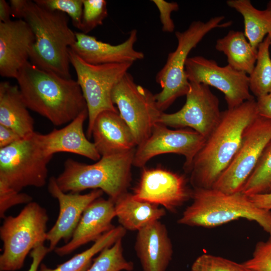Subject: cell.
Wrapping results in <instances>:
<instances>
[{
	"instance_id": "14",
	"label": "cell",
	"mask_w": 271,
	"mask_h": 271,
	"mask_svg": "<svg viewBox=\"0 0 271 271\" xmlns=\"http://www.w3.org/2000/svg\"><path fill=\"white\" fill-rule=\"evenodd\" d=\"M205 138L195 130L171 129L156 123L149 137L136 149L133 166L143 168L152 158L164 154L173 153L185 158L184 169L188 173L194 158L203 146Z\"/></svg>"
},
{
	"instance_id": "8",
	"label": "cell",
	"mask_w": 271,
	"mask_h": 271,
	"mask_svg": "<svg viewBox=\"0 0 271 271\" xmlns=\"http://www.w3.org/2000/svg\"><path fill=\"white\" fill-rule=\"evenodd\" d=\"M52 156L41 144L39 133L0 149V181L21 192L24 188L44 186Z\"/></svg>"
},
{
	"instance_id": "20",
	"label": "cell",
	"mask_w": 271,
	"mask_h": 271,
	"mask_svg": "<svg viewBox=\"0 0 271 271\" xmlns=\"http://www.w3.org/2000/svg\"><path fill=\"white\" fill-rule=\"evenodd\" d=\"M134 248L143 271H166L173 254L167 229L159 220L138 231Z\"/></svg>"
},
{
	"instance_id": "42",
	"label": "cell",
	"mask_w": 271,
	"mask_h": 271,
	"mask_svg": "<svg viewBox=\"0 0 271 271\" xmlns=\"http://www.w3.org/2000/svg\"><path fill=\"white\" fill-rule=\"evenodd\" d=\"M266 10L268 12V13H269V14L271 15V1H270L267 5V7H266Z\"/></svg>"
},
{
	"instance_id": "32",
	"label": "cell",
	"mask_w": 271,
	"mask_h": 271,
	"mask_svg": "<svg viewBox=\"0 0 271 271\" xmlns=\"http://www.w3.org/2000/svg\"><path fill=\"white\" fill-rule=\"evenodd\" d=\"M83 12L80 31L87 34L103 23L108 13L104 0H83Z\"/></svg>"
},
{
	"instance_id": "28",
	"label": "cell",
	"mask_w": 271,
	"mask_h": 271,
	"mask_svg": "<svg viewBox=\"0 0 271 271\" xmlns=\"http://www.w3.org/2000/svg\"><path fill=\"white\" fill-rule=\"evenodd\" d=\"M271 41L267 35L257 48L256 63L249 75V88L257 98L271 93Z\"/></svg>"
},
{
	"instance_id": "34",
	"label": "cell",
	"mask_w": 271,
	"mask_h": 271,
	"mask_svg": "<svg viewBox=\"0 0 271 271\" xmlns=\"http://www.w3.org/2000/svg\"><path fill=\"white\" fill-rule=\"evenodd\" d=\"M242 263L253 271H271V238L257 242L252 257Z\"/></svg>"
},
{
	"instance_id": "25",
	"label": "cell",
	"mask_w": 271,
	"mask_h": 271,
	"mask_svg": "<svg viewBox=\"0 0 271 271\" xmlns=\"http://www.w3.org/2000/svg\"><path fill=\"white\" fill-rule=\"evenodd\" d=\"M246 38L242 32L230 30L216 41L215 48L226 56L228 65L249 75L256 63L257 50Z\"/></svg>"
},
{
	"instance_id": "27",
	"label": "cell",
	"mask_w": 271,
	"mask_h": 271,
	"mask_svg": "<svg viewBox=\"0 0 271 271\" xmlns=\"http://www.w3.org/2000/svg\"><path fill=\"white\" fill-rule=\"evenodd\" d=\"M126 231L121 225L115 226L95 241L89 248L57 265L56 268H50L42 263L38 271H86L92 263L93 257L104 248L122 239Z\"/></svg>"
},
{
	"instance_id": "1",
	"label": "cell",
	"mask_w": 271,
	"mask_h": 271,
	"mask_svg": "<svg viewBox=\"0 0 271 271\" xmlns=\"http://www.w3.org/2000/svg\"><path fill=\"white\" fill-rule=\"evenodd\" d=\"M10 2L12 16L24 20L35 35L30 62L42 69L71 78L69 51L76 37L75 32L69 27L68 16L41 7L34 1Z\"/></svg>"
},
{
	"instance_id": "9",
	"label": "cell",
	"mask_w": 271,
	"mask_h": 271,
	"mask_svg": "<svg viewBox=\"0 0 271 271\" xmlns=\"http://www.w3.org/2000/svg\"><path fill=\"white\" fill-rule=\"evenodd\" d=\"M69 53L70 64L75 70L77 81L87 105L86 136L90 139L93 123L99 113L108 110L117 112L112 101L111 92L132 63L92 65L84 61L70 48Z\"/></svg>"
},
{
	"instance_id": "35",
	"label": "cell",
	"mask_w": 271,
	"mask_h": 271,
	"mask_svg": "<svg viewBox=\"0 0 271 271\" xmlns=\"http://www.w3.org/2000/svg\"><path fill=\"white\" fill-rule=\"evenodd\" d=\"M30 195L18 192L0 181V217L4 218L5 213L12 207L28 204L32 201Z\"/></svg>"
},
{
	"instance_id": "10",
	"label": "cell",
	"mask_w": 271,
	"mask_h": 271,
	"mask_svg": "<svg viewBox=\"0 0 271 271\" xmlns=\"http://www.w3.org/2000/svg\"><path fill=\"white\" fill-rule=\"evenodd\" d=\"M111 99L131 129L137 146L141 145L151 135L162 112L157 105L154 94L138 85L127 72L114 86Z\"/></svg>"
},
{
	"instance_id": "31",
	"label": "cell",
	"mask_w": 271,
	"mask_h": 271,
	"mask_svg": "<svg viewBox=\"0 0 271 271\" xmlns=\"http://www.w3.org/2000/svg\"><path fill=\"white\" fill-rule=\"evenodd\" d=\"M191 271H253L242 263H240L226 258L204 253L194 261Z\"/></svg>"
},
{
	"instance_id": "18",
	"label": "cell",
	"mask_w": 271,
	"mask_h": 271,
	"mask_svg": "<svg viewBox=\"0 0 271 271\" xmlns=\"http://www.w3.org/2000/svg\"><path fill=\"white\" fill-rule=\"evenodd\" d=\"M76 41L70 50L85 62L92 65L133 63L144 58V54L136 50L137 31L132 30L127 39L116 45L97 40L93 36L76 32Z\"/></svg>"
},
{
	"instance_id": "11",
	"label": "cell",
	"mask_w": 271,
	"mask_h": 271,
	"mask_svg": "<svg viewBox=\"0 0 271 271\" xmlns=\"http://www.w3.org/2000/svg\"><path fill=\"white\" fill-rule=\"evenodd\" d=\"M271 139V119L258 116L245 129L231 162L211 188L227 194L241 192Z\"/></svg>"
},
{
	"instance_id": "19",
	"label": "cell",
	"mask_w": 271,
	"mask_h": 271,
	"mask_svg": "<svg viewBox=\"0 0 271 271\" xmlns=\"http://www.w3.org/2000/svg\"><path fill=\"white\" fill-rule=\"evenodd\" d=\"M114 201L100 197L90 203L83 212L72 238L63 246L56 247L55 252L60 256L68 255L80 246L95 241L115 226Z\"/></svg>"
},
{
	"instance_id": "43",
	"label": "cell",
	"mask_w": 271,
	"mask_h": 271,
	"mask_svg": "<svg viewBox=\"0 0 271 271\" xmlns=\"http://www.w3.org/2000/svg\"><path fill=\"white\" fill-rule=\"evenodd\" d=\"M268 35L269 36L271 41V32L268 34Z\"/></svg>"
},
{
	"instance_id": "12",
	"label": "cell",
	"mask_w": 271,
	"mask_h": 271,
	"mask_svg": "<svg viewBox=\"0 0 271 271\" xmlns=\"http://www.w3.org/2000/svg\"><path fill=\"white\" fill-rule=\"evenodd\" d=\"M185 104L172 113L162 112L158 122L176 128L190 127L205 139L217 125L221 116L218 97L209 86L189 82Z\"/></svg>"
},
{
	"instance_id": "3",
	"label": "cell",
	"mask_w": 271,
	"mask_h": 271,
	"mask_svg": "<svg viewBox=\"0 0 271 271\" xmlns=\"http://www.w3.org/2000/svg\"><path fill=\"white\" fill-rule=\"evenodd\" d=\"M16 79L28 109L55 125L69 123L87 109L80 86L72 78H63L28 61Z\"/></svg>"
},
{
	"instance_id": "40",
	"label": "cell",
	"mask_w": 271,
	"mask_h": 271,
	"mask_svg": "<svg viewBox=\"0 0 271 271\" xmlns=\"http://www.w3.org/2000/svg\"><path fill=\"white\" fill-rule=\"evenodd\" d=\"M248 197L258 208L271 211V193Z\"/></svg>"
},
{
	"instance_id": "6",
	"label": "cell",
	"mask_w": 271,
	"mask_h": 271,
	"mask_svg": "<svg viewBox=\"0 0 271 271\" xmlns=\"http://www.w3.org/2000/svg\"><path fill=\"white\" fill-rule=\"evenodd\" d=\"M224 19L221 16L211 18L205 22L194 21L184 31L175 32L177 48L168 54L165 64L156 76V82L162 88L159 93L154 94L160 111L163 112L178 97L186 95L189 88L185 71L188 56L209 32L232 25V21L223 22Z\"/></svg>"
},
{
	"instance_id": "4",
	"label": "cell",
	"mask_w": 271,
	"mask_h": 271,
	"mask_svg": "<svg viewBox=\"0 0 271 271\" xmlns=\"http://www.w3.org/2000/svg\"><path fill=\"white\" fill-rule=\"evenodd\" d=\"M191 198L192 203L178 220L180 224L212 228L244 218L256 222L271 238V211L258 208L241 192L193 188Z\"/></svg>"
},
{
	"instance_id": "16",
	"label": "cell",
	"mask_w": 271,
	"mask_h": 271,
	"mask_svg": "<svg viewBox=\"0 0 271 271\" xmlns=\"http://www.w3.org/2000/svg\"><path fill=\"white\" fill-rule=\"evenodd\" d=\"M48 189L51 195L58 200L59 206L56 221L47 233L46 240L51 251L61 239L65 243L70 241L85 209L104 192L100 189H94L84 194L65 193L59 187L54 177L50 178Z\"/></svg>"
},
{
	"instance_id": "26",
	"label": "cell",
	"mask_w": 271,
	"mask_h": 271,
	"mask_svg": "<svg viewBox=\"0 0 271 271\" xmlns=\"http://www.w3.org/2000/svg\"><path fill=\"white\" fill-rule=\"evenodd\" d=\"M227 6L242 16L244 35L251 46L257 50L259 45L271 32V15L266 10L254 8L250 0H228Z\"/></svg>"
},
{
	"instance_id": "38",
	"label": "cell",
	"mask_w": 271,
	"mask_h": 271,
	"mask_svg": "<svg viewBox=\"0 0 271 271\" xmlns=\"http://www.w3.org/2000/svg\"><path fill=\"white\" fill-rule=\"evenodd\" d=\"M22 138L12 129L0 124V149L9 146Z\"/></svg>"
},
{
	"instance_id": "37",
	"label": "cell",
	"mask_w": 271,
	"mask_h": 271,
	"mask_svg": "<svg viewBox=\"0 0 271 271\" xmlns=\"http://www.w3.org/2000/svg\"><path fill=\"white\" fill-rule=\"evenodd\" d=\"M50 251L48 247L45 246L44 243L40 244L34 248L30 253L32 261L28 271H38L41 261Z\"/></svg>"
},
{
	"instance_id": "15",
	"label": "cell",
	"mask_w": 271,
	"mask_h": 271,
	"mask_svg": "<svg viewBox=\"0 0 271 271\" xmlns=\"http://www.w3.org/2000/svg\"><path fill=\"white\" fill-rule=\"evenodd\" d=\"M191 193L184 175L156 168L143 169L132 195L136 199L162 205L173 212L191 198Z\"/></svg>"
},
{
	"instance_id": "29",
	"label": "cell",
	"mask_w": 271,
	"mask_h": 271,
	"mask_svg": "<svg viewBox=\"0 0 271 271\" xmlns=\"http://www.w3.org/2000/svg\"><path fill=\"white\" fill-rule=\"evenodd\" d=\"M241 192L247 196L271 193V139L265 147Z\"/></svg>"
},
{
	"instance_id": "23",
	"label": "cell",
	"mask_w": 271,
	"mask_h": 271,
	"mask_svg": "<svg viewBox=\"0 0 271 271\" xmlns=\"http://www.w3.org/2000/svg\"><path fill=\"white\" fill-rule=\"evenodd\" d=\"M22 96L19 86L8 81L0 83V124L8 127L22 138L34 131V120Z\"/></svg>"
},
{
	"instance_id": "5",
	"label": "cell",
	"mask_w": 271,
	"mask_h": 271,
	"mask_svg": "<svg viewBox=\"0 0 271 271\" xmlns=\"http://www.w3.org/2000/svg\"><path fill=\"white\" fill-rule=\"evenodd\" d=\"M136 149L102 156L92 164L67 159L63 172L56 177L57 185L65 193L100 189L115 202L127 192Z\"/></svg>"
},
{
	"instance_id": "13",
	"label": "cell",
	"mask_w": 271,
	"mask_h": 271,
	"mask_svg": "<svg viewBox=\"0 0 271 271\" xmlns=\"http://www.w3.org/2000/svg\"><path fill=\"white\" fill-rule=\"evenodd\" d=\"M189 82L214 87L224 95L228 108L254 99L249 92V76L229 65L220 66L212 59L197 56L188 58L185 64Z\"/></svg>"
},
{
	"instance_id": "24",
	"label": "cell",
	"mask_w": 271,
	"mask_h": 271,
	"mask_svg": "<svg viewBox=\"0 0 271 271\" xmlns=\"http://www.w3.org/2000/svg\"><path fill=\"white\" fill-rule=\"evenodd\" d=\"M115 217L126 230L139 231L166 215L165 208L135 199L127 192L114 202Z\"/></svg>"
},
{
	"instance_id": "30",
	"label": "cell",
	"mask_w": 271,
	"mask_h": 271,
	"mask_svg": "<svg viewBox=\"0 0 271 271\" xmlns=\"http://www.w3.org/2000/svg\"><path fill=\"white\" fill-rule=\"evenodd\" d=\"M133 264L124 256L122 239L101 250L86 271H132Z\"/></svg>"
},
{
	"instance_id": "7",
	"label": "cell",
	"mask_w": 271,
	"mask_h": 271,
	"mask_svg": "<svg viewBox=\"0 0 271 271\" xmlns=\"http://www.w3.org/2000/svg\"><path fill=\"white\" fill-rule=\"evenodd\" d=\"M0 227L3 251L1 271H15L24 265L27 255L47 238L49 220L46 209L31 202L16 216H6Z\"/></svg>"
},
{
	"instance_id": "2",
	"label": "cell",
	"mask_w": 271,
	"mask_h": 271,
	"mask_svg": "<svg viewBox=\"0 0 271 271\" xmlns=\"http://www.w3.org/2000/svg\"><path fill=\"white\" fill-rule=\"evenodd\" d=\"M259 115L251 99L221 111L220 120L194 158L188 172L193 188H211L229 165L246 127Z\"/></svg>"
},
{
	"instance_id": "17",
	"label": "cell",
	"mask_w": 271,
	"mask_h": 271,
	"mask_svg": "<svg viewBox=\"0 0 271 271\" xmlns=\"http://www.w3.org/2000/svg\"><path fill=\"white\" fill-rule=\"evenodd\" d=\"M35 42V35L24 20L0 22V75L16 79L29 61Z\"/></svg>"
},
{
	"instance_id": "41",
	"label": "cell",
	"mask_w": 271,
	"mask_h": 271,
	"mask_svg": "<svg viewBox=\"0 0 271 271\" xmlns=\"http://www.w3.org/2000/svg\"><path fill=\"white\" fill-rule=\"evenodd\" d=\"M12 16L10 5L5 0L0 1V22L5 23L11 21Z\"/></svg>"
},
{
	"instance_id": "39",
	"label": "cell",
	"mask_w": 271,
	"mask_h": 271,
	"mask_svg": "<svg viewBox=\"0 0 271 271\" xmlns=\"http://www.w3.org/2000/svg\"><path fill=\"white\" fill-rule=\"evenodd\" d=\"M256 101L259 116L271 119V93L257 98Z\"/></svg>"
},
{
	"instance_id": "33",
	"label": "cell",
	"mask_w": 271,
	"mask_h": 271,
	"mask_svg": "<svg viewBox=\"0 0 271 271\" xmlns=\"http://www.w3.org/2000/svg\"><path fill=\"white\" fill-rule=\"evenodd\" d=\"M48 10L62 12L69 16L73 26L80 30L83 12V0H34Z\"/></svg>"
},
{
	"instance_id": "22",
	"label": "cell",
	"mask_w": 271,
	"mask_h": 271,
	"mask_svg": "<svg viewBox=\"0 0 271 271\" xmlns=\"http://www.w3.org/2000/svg\"><path fill=\"white\" fill-rule=\"evenodd\" d=\"M91 137L101 157L127 152L137 146L131 129L118 111L99 113L93 123Z\"/></svg>"
},
{
	"instance_id": "21",
	"label": "cell",
	"mask_w": 271,
	"mask_h": 271,
	"mask_svg": "<svg viewBox=\"0 0 271 271\" xmlns=\"http://www.w3.org/2000/svg\"><path fill=\"white\" fill-rule=\"evenodd\" d=\"M88 116L86 109L65 127L54 128L45 134L39 133V139L44 149L52 156L57 153L68 152L98 161L101 156L83 130L84 123Z\"/></svg>"
},
{
	"instance_id": "36",
	"label": "cell",
	"mask_w": 271,
	"mask_h": 271,
	"mask_svg": "<svg viewBox=\"0 0 271 271\" xmlns=\"http://www.w3.org/2000/svg\"><path fill=\"white\" fill-rule=\"evenodd\" d=\"M157 6L159 13L160 19L162 25V31L171 33L174 31L175 25L171 18V13L177 11L179 7L176 2H168L164 0L152 1Z\"/></svg>"
}]
</instances>
